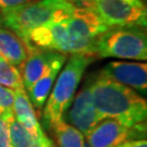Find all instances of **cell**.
<instances>
[{"instance_id":"6da1fadb","label":"cell","mask_w":147,"mask_h":147,"mask_svg":"<svg viewBox=\"0 0 147 147\" xmlns=\"http://www.w3.org/2000/svg\"><path fill=\"white\" fill-rule=\"evenodd\" d=\"M90 89L99 121L109 118L126 126L146 123L147 101L134 89L99 73L93 74Z\"/></svg>"},{"instance_id":"7a4b0ae2","label":"cell","mask_w":147,"mask_h":147,"mask_svg":"<svg viewBox=\"0 0 147 147\" xmlns=\"http://www.w3.org/2000/svg\"><path fill=\"white\" fill-rule=\"evenodd\" d=\"M93 61V56L70 55L63 64L64 67L60 70L42 108V120L45 129L51 131L53 125L63 121V117L76 94L84 72Z\"/></svg>"},{"instance_id":"3957f363","label":"cell","mask_w":147,"mask_h":147,"mask_svg":"<svg viewBox=\"0 0 147 147\" xmlns=\"http://www.w3.org/2000/svg\"><path fill=\"white\" fill-rule=\"evenodd\" d=\"M75 5L68 0H33L8 13L1 14V23L26 42L30 32L56 19H64Z\"/></svg>"},{"instance_id":"277c9868","label":"cell","mask_w":147,"mask_h":147,"mask_svg":"<svg viewBox=\"0 0 147 147\" xmlns=\"http://www.w3.org/2000/svg\"><path fill=\"white\" fill-rule=\"evenodd\" d=\"M95 53L100 58L146 61L147 35L145 27H110L95 38Z\"/></svg>"},{"instance_id":"5b68a950","label":"cell","mask_w":147,"mask_h":147,"mask_svg":"<svg viewBox=\"0 0 147 147\" xmlns=\"http://www.w3.org/2000/svg\"><path fill=\"white\" fill-rule=\"evenodd\" d=\"M64 21L72 38L71 55L95 57V38L110 27L107 26L92 9L85 5H75L72 13Z\"/></svg>"},{"instance_id":"8992f818","label":"cell","mask_w":147,"mask_h":147,"mask_svg":"<svg viewBox=\"0 0 147 147\" xmlns=\"http://www.w3.org/2000/svg\"><path fill=\"white\" fill-rule=\"evenodd\" d=\"M86 7L109 27H146V7L132 5L121 0H92Z\"/></svg>"},{"instance_id":"52a82bcc","label":"cell","mask_w":147,"mask_h":147,"mask_svg":"<svg viewBox=\"0 0 147 147\" xmlns=\"http://www.w3.org/2000/svg\"><path fill=\"white\" fill-rule=\"evenodd\" d=\"M146 123L126 126L115 119H104L85 135L88 147H117L130 140L146 138Z\"/></svg>"},{"instance_id":"ba28073f","label":"cell","mask_w":147,"mask_h":147,"mask_svg":"<svg viewBox=\"0 0 147 147\" xmlns=\"http://www.w3.org/2000/svg\"><path fill=\"white\" fill-rule=\"evenodd\" d=\"M64 20L65 18L56 19L33 30L27 35L26 44L32 48H40L64 55H71L72 38Z\"/></svg>"},{"instance_id":"9c48e42d","label":"cell","mask_w":147,"mask_h":147,"mask_svg":"<svg viewBox=\"0 0 147 147\" xmlns=\"http://www.w3.org/2000/svg\"><path fill=\"white\" fill-rule=\"evenodd\" d=\"M92 80L93 75L87 78L83 87L75 94L71 105L63 117L64 122L74 126L84 135L100 122L92 96Z\"/></svg>"},{"instance_id":"30bf717a","label":"cell","mask_w":147,"mask_h":147,"mask_svg":"<svg viewBox=\"0 0 147 147\" xmlns=\"http://www.w3.org/2000/svg\"><path fill=\"white\" fill-rule=\"evenodd\" d=\"M107 79L134 89L140 95L147 93V64L134 61H111L99 71Z\"/></svg>"},{"instance_id":"8fae6325","label":"cell","mask_w":147,"mask_h":147,"mask_svg":"<svg viewBox=\"0 0 147 147\" xmlns=\"http://www.w3.org/2000/svg\"><path fill=\"white\" fill-rule=\"evenodd\" d=\"M61 53L46 50L40 48H34L25 61L20 67V72L23 80L25 90H28L38 79H40L47 72L53 62Z\"/></svg>"},{"instance_id":"7c38bea8","label":"cell","mask_w":147,"mask_h":147,"mask_svg":"<svg viewBox=\"0 0 147 147\" xmlns=\"http://www.w3.org/2000/svg\"><path fill=\"white\" fill-rule=\"evenodd\" d=\"M67 59H68L67 55L60 53L58 58L53 61L50 68L47 70V72L44 74L40 79L37 80L31 88L26 92L28 93L27 96H28L35 110H42L48 96L50 94V90L56 82V79L58 76L60 70L62 69L64 62L67 61Z\"/></svg>"},{"instance_id":"4fadbf2b","label":"cell","mask_w":147,"mask_h":147,"mask_svg":"<svg viewBox=\"0 0 147 147\" xmlns=\"http://www.w3.org/2000/svg\"><path fill=\"white\" fill-rule=\"evenodd\" d=\"M34 48L30 47L14 32L0 27V57L8 63L21 65Z\"/></svg>"},{"instance_id":"5bb4252c","label":"cell","mask_w":147,"mask_h":147,"mask_svg":"<svg viewBox=\"0 0 147 147\" xmlns=\"http://www.w3.org/2000/svg\"><path fill=\"white\" fill-rule=\"evenodd\" d=\"M14 93V120L18 121L22 126H24L28 132L35 136L46 135L40 122L37 119L36 110L32 105L25 89L13 90Z\"/></svg>"},{"instance_id":"9a60e30c","label":"cell","mask_w":147,"mask_h":147,"mask_svg":"<svg viewBox=\"0 0 147 147\" xmlns=\"http://www.w3.org/2000/svg\"><path fill=\"white\" fill-rule=\"evenodd\" d=\"M9 132L13 147H55L47 135L35 136L16 120L9 123Z\"/></svg>"},{"instance_id":"2e32d148","label":"cell","mask_w":147,"mask_h":147,"mask_svg":"<svg viewBox=\"0 0 147 147\" xmlns=\"http://www.w3.org/2000/svg\"><path fill=\"white\" fill-rule=\"evenodd\" d=\"M51 131L58 147H88L84 134L64 121L53 125Z\"/></svg>"},{"instance_id":"e0dca14e","label":"cell","mask_w":147,"mask_h":147,"mask_svg":"<svg viewBox=\"0 0 147 147\" xmlns=\"http://www.w3.org/2000/svg\"><path fill=\"white\" fill-rule=\"evenodd\" d=\"M0 85L12 90L25 89L20 69L16 68V65L8 63L3 59L0 60Z\"/></svg>"},{"instance_id":"ac0fdd59","label":"cell","mask_w":147,"mask_h":147,"mask_svg":"<svg viewBox=\"0 0 147 147\" xmlns=\"http://www.w3.org/2000/svg\"><path fill=\"white\" fill-rule=\"evenodd\" d=\"M14 93L8 87L0 85V118L10 123L14 120Z\"/></svg>"},{"instance_id":"d6986e66","label":"cell","mask_w":147,"mask_h":147,"mask_svg":"<svg viewBox=\"0 0 147 147\" xmlns=\"http://www.w3.org/2000/svg\"><path fill=\"white\" fill-rule=\"evenodd\" d=\"M31 1L33 0H0V14L8 13Z\"/></svg>"},{"instance_id":"ffe728a7","label":"cell","mask_w":147,"mask_h":147,"mask_svg":"<svg viewBox=\"0 0 147 147\" xmlns=\"http://www.w3.org/2000/svg\"><path fill=\"white\" fill-rule=\"evenodd\" d=\"M0 147H13L11 143L9 123L0 118Z\"/></svg>"},{"instance_id":"44dd1931","label":"cell","mask_w":147,"mask_h":147,"mask_svg":"<svg viewBox=\"0 0 147 147\" xmlns=\"http://www.w3.org/2000/svg\"><path fill=\"white\" fill-rule=\"evenodd\" d=\"M117 147H147L146 138H138V140H130L122 143Z\"/></svg>"},{"instance_id":"7402d4cb","label":"cell","mask_w":147,"mask_h":147,"mask_svg":"<svg viewBox=\"0 0 147 147\" xmlns=\"http://www.w3.org/2000/svg\"><path fill=\"white\" fill-rule=\"evenodd\" d=\"M123 2H126L129 5H136V7H146V2L144 0H121Z\"/></svg>"},{"instance_id":"603a6c76","label":"cell","mask_w":147,"mask_h":147,"mask_svg":"<svg viewBox=\"0 0 147 147\" xmlns=\"http://www.w3.org/2000/svg\"><path fill=\"white\" fill-rule=\"evenodd\" d=\"M69 2H71L74 5H85L86 1L85 0H68Z\"/></svg>"},{"instance_id":"cb8c5ba5","label":"cell","mask_w":147,"mask_h":147,"mask_svg":"<svg viewBox=\"0 0 147 147\" xmlns=\"http://www.w3.org/2000/svg\"><path fill=\"white\" fill-rule=\"evenodd\" d=\"M85 1H86V5H85V7H86V5H87V3H88L89 1H92V0H85Z\"/></svg>"},{"instance_id":"d4e9b609","label":"cell","mask_w":147,"mask_h":147,"mask_svg":"<svg viewBox=\"0 0 147 147\" xmlns=\"http://www.w3.org/2000/svg\"><path fill=\"white\" fill-rule=\"evenodd\" d=\"M0 24H1V14H0Z\"/></svg>"},{"instance_id":"484cf974","label":"cell","mask_w":147,"mask_h":147,"mask_svg":"<svg viewBox=\"0 0 147 147\" xmlns=\"http://www.w3.org/2000/svg\"><path fill=\"white\" fill-rule=\"evenodd\" d=\"M0 60H2V58H1V57H0Z\"/></svg>"},{"instance_id":"4316f807","label":"cell","mask_w":147,"mask_h":147,"mask_svg":"<svg viewBox=\"0 0 147 147\" xmlns=\"http://www.w3.org/2000/svg\"><path fill=\"white\" fill-rule=\"evenodd\" d=\"M144 1H145V0H144Z\"/></svg>"}]
</instances>
